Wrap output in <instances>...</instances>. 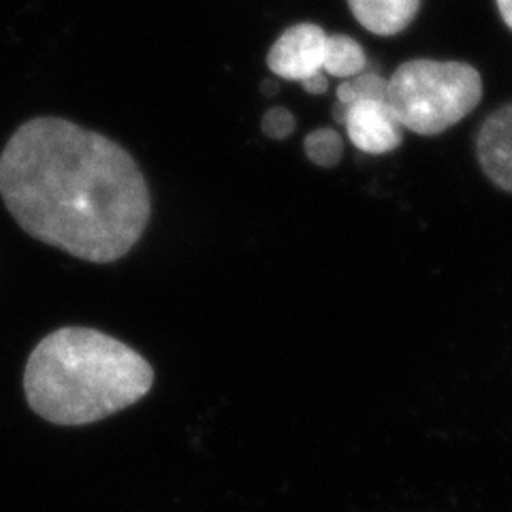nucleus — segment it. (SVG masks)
Here are the masks:
<instances>
[{
    "mask_svg": "<svg viewBox=\"0 0 512 512\" xmlns=\"http://www.w3.org/2000/svg\"><path fill=\"white\" fill-rule=\"evenodd\" d=\"M303 150H306L308 158L318 167H338L344 156V141L342 135L333 128H316L306 141H303Z\"/></svg>",
    "mask_w": 512,
    "mask_h": 512,
    "instance_id": "1a4fd4ad",
    "label": "nucleus"
},
{
    "mask_svg": "<svg viewBox=\"0 0 512 512\" xmlns=\"http://www.w3.org/2000/svg\"><path fill=\"white\" fill-rule=\"evenodd\" d=\"M389 92V79H384L380 73L365 69L363 73L342 79V84L338 86V103L333 107V120L342 124V116L344 111L357 101L363 99H387Z\"/></svg>",
    "mask_w": 512,
    "mask_h": 512,
    "instance_id": "6e6552de",
    "label": "nucleus"
},
{
    "mask_svg": "<svg viewBox=\"0 0 512 512\" xmlns=\"http://www.w3.org/2000/svg\"><path fill=\"white\" fill-rule=\"evenodd\" d=\"M474 148L489 182L512 195V103L495 109L483 120Z\"/></svg>",
    "mask_w": 512,
    "mask_h": 512,
    "instance_id": "423d86ee",
    "label": "nucleus"
},
{
    "mask_svg": "<svg viewBox=\"0 0 512 512\" xmlns=\"http://www.w3.org/2000/svg\"><path fill=\"white\" fill-rule=\"evenodd\" d=\"M152 365L137 350L90 327H62L30 352L24 391L41 419L62 427L103 421L146 397Z\"/></svg>",
    "mask_w": 512,
    "mask_h": 512,
    "instance_id": "f03ea898",
    "label": "nucleus"
},
{
    "mask_svg": "<svg viewBox=\"0 0 512 512\" xmlns=\"http://www.w3.org/2000/svg\"><path fill=\"white\" fill-rule=\"evenodd\" d=\"M355 20L378 37L404 32L421 9V0H348Z\"/></svg>",
    "mask_w": 512,
    "mask_h": 512,
    "instance_id": "0eeeda50",
    "label": "nucleus"
},
{
    "mask_svg": "<svg viewBox=\"0 0 512 512\" xmlns=\"http://www.w3.org/2000/svg\"><path fill=\"white\" fill-rule=\"evenodd\" d=\"M0 197L28 235L90 263L120 261L152 214L133 156L62 118L28 120L13 133L0 154Z\"/></svg>",
    "mask_w": 512,
    "mask_h": 512,
    "instance_id": "f257e3e1",
    "label": "nucleus"
},
{
    "mask_svg": "<svg viewBox=\"0 0 512 512\" xmlns=\"http://www.w3.org/2000/svg\"><path fill=\"white\" fill-rule=\"evenodd\" d=\"M352 146L365 154H389L402 146L404 128L395 120L387 99L352 103L342 116Z\"/></svg>",
    "mask_w": 512,
    "mask_h": 512,
    "instance_id": "39448f33",
    "label": "nucleus"
},
{
    "mask_svg": "<svg viewBox=\"0 0 512 512\" xmlns=\"http://www.w3.org/2000/svg\"><path fill=\"white\" fill-rule=\"evenodd\" d=\"M269 71L291 82H306L314 75L348 79L367 69L359 41L348 35H327L310 22L286 28L267 54Z\"/></svg>",
    "mask_w": 512,
    "mask_h": 512,
    "instance_id": "20e7f679",
    "label": "nucleus"
},
{
    "mask_svg": "<svg viewBox=\"0 0 512 512\" xmlns=\"http://www.w3.org/2000/svg\"><path fill=\"white\" fill-rule=\"evenodd\" d=\"M301 86L308 94H325L329 90V79H327V75L320 73V75L306 79V82H301Z\"/></svg>",
    "mask_w": 512,
    "mask_h": 512,
    "instance_id": "9b49d317",
    "label": "nucleus"
},
{
    "mask_svg": "<svg viewBox=\"0 0 512 512\" xmlns=\"http://www.w3.org/2000/svg\"><path fill=\"white\" fill-rule=\"evenodd\" d=\"M263 92L267 96H274V94H278V86L274 82H263Z\"/></svg>",
    "mask_w": 512,
    "mask_h": 512,
    "instance_id": "ddd939ff",
    "label": "nucleus"
},
{
    "mask_svg": "<svg viewBox=\"0 0 512 512\" xmlns=\"http://www.w3.org/2000/svg\"><path fill=\"white\" fill-rule=\"evenodd\" d=\"M495 5H498L504 24L512 30V0H495Z\"/></svg>",
    "mask_w": 512,
    "mask_h": 512,
    "instance_id": "f8f14e48",
    "label": "nucleus"
},
{
    "mask_svg": "<svg viewBox=\"0 0 512 512\" xmlns=\"http://www.w3.org/2000/svg\"><path fill=\"white\" fill-rule=\"evenodd\" d=\"M483 99V77L459 60L414 58L389 77L387 101L399 126L434 137L461 122Z\"/></svg>",
    "mask_w": 512,
    "mask_h": 512,
    "instance_id": "7ed1b4c3",
    "label": "nucleus"
},
{
    "mask_svg": "<svg viewBox=\"0 0 512 512\" xmlns=\"http://www.w3.org/2000/svg\"><path fill=\"white\" fill-rule=\"evenodd\" d=\"M295 116L284 107H271L265 111L261 128L269 139H286L295 133Z\"/></svg>",
    "mask_w": 512,
    "mask_h": 512,
    "instance_id": "9d476101",
    "label": "nucleus"
}]
</instances>
